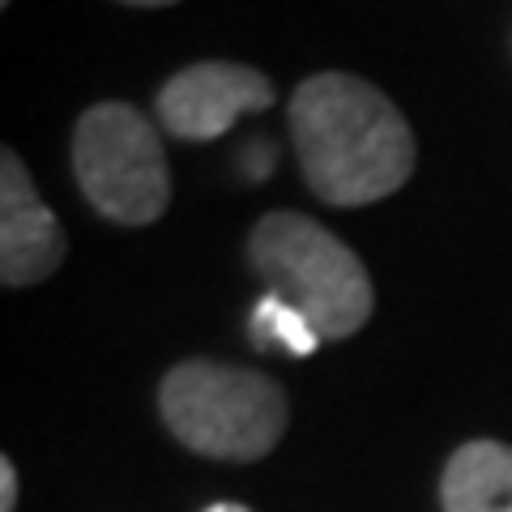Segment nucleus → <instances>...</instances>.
<instances>
[{"mask_svg": "<svg viewBox=\"0 0 512 512\" xmlns=\"http://www.w3.org/2000/svg\"><path fill=\"white\" fill-rule=\"evenodd\" d=\"M299 167L320 201L372 205L414 171V133L384 94L350 73H316L291 99Z\"/></svg>", "mask_w": 512, "mask_h": 512, "instance_id": "nucleus-1", "label": "nucleus"}, {"mask_svg": "<svg viewBox=\"0 0 512 512\" xmlns=\"http://www.w3.org/2000/svg\"><path fill=\"white\" fill-rule=\"evenodd\" d=\"M269 295L312 320L320 342L350 338L372 316V278L333 231L303 214H265L248 239Z\"/></svg>", "mask_w": 512, "mask_h": 512, "instance_id": "nucleus-2", "label": "nucleus"}, {"mask_svg": "<svg viewBox=\"0 0 512 512\" xmlns=\"http://www.w3.org/2000/svg\"><path fill=\"white\" fill-rule=\"evenodd\" d=\"M158 406L175 440L218 461H256L286 431L282 384L265 372L214 359H188L171 367L158 389Z\"/></svg>", "mask_w": 512, "mask_h": 512, "instance_id": "nucleus-3", "label": "nucleus"}, {"mask_svg": "<svg viewBox=\"0 0 512 512\" xmlns=\"http://www.w3.org/2000/svg\"><path fill=\"white\" fill-rule=\"evenodd\" d=\"M73 171L86 201L111 222L146 227L171 201V171L154 124L128 103H99L77 120Z\"/></svg>", "mask_w": 512, "mask_h": 512, "instance_id": "nucleus-4", "label": "nucleus"}, {"mask_svg": "<svg viewBox=\"0 0 512 512\" xmlns=\"http://www.w3.org/2000/svg\"><path fill=\"white\" fill-rule=\"evenodd\" d=\"M274 103V82L248 64L205 60L158 90V120L180 141H214L244 116Z\"/></svg>", "mask_w": 512, "mask_h": 512, "instance_id": "nucleus-5", "label": "nucleus"}, {"mask_svg": "<svg viewBox=\"0 0 512 512\" xmlns=\"http://www.w3.org/2000/svg\"><path fill=\"white\" fill-rule=\"evenodd\" d=\"M64 261V231L39 201L26 163L13 150L0 158V278L5 286H30L52 278Z\"/></svg>", "mask_w": 512, "mask_h": 512, "instance_id": "nucleus-6", "label": "nucleus"}, {"mask_svg": "<svg viewBox=\"0 0 512 512\" xmlns=\"http://www.w3.org/2000/svg\"><path fill=\"white\" fill-rule=\"evenodd\" d=\"M444 512H512V448L495 440L461 444L440 478Z\"/></svg>", "mask_w": 512, "mask_h": 512, "instance_id": "nucleus-7", "label": "nucleus"}, {"mask_svg": "<svg viewBox=\"0 0 512 512\" xmlns=\"http://www.w3.org/2000/svg\"><path fill=\"white\" fill-rule=\"evenodd\" d=\"M252 342L256 346H282V350H291V355L303 359L320 346V333L312 329L308 316L291 308V303H282L278 295H265L252 312Z\"/></svg>", "mask_w": 512, "mask_h": 512, "instance_id": "nucleus-8", "label": "nucleus"}, {"mask_svg": "<svg viewBox=\"0 0 512 512\" xmlns=\"http://www.w3.org/2000/svg\"><path fill=\"white\" fill-rule=\"evenodd\" d=\"M18 504V470L9 457H0V512H13Z\"/></svg>", "mask_w": 512, "mask_h": 512, "instance_id": "nucleus-9", "label": "nucleus"}, {"mask_svg": "<svg viewBox=\"0 0 512 512\" xmlns=\"http://www.w3.org/2000/svg\"><path fill=\"white\" fill-rule=\"evenodd\" d=\"M244 154H248V163H244V167H248V175H265V171H269V163H274V150H269V146H261V150L248 146Z\"/></svg>", "mask_w": 512, "mask_h": 512, "instance_id": "nucleus-10", "label": "nucleus"}, {"mask_svg": "<svg viewBox=\"0 0 512 512\" xmlns=\"http://www.w3.org/2000/svg\"><path fill=\"white\" fill-rule=\"evenodd\" d=\"M205 512H248V508H244V504H210Z\"/></svg>", "mask_w": 512, "mask_h": 512, "instance_id": "nucleus-11", "label": "nucleus"}, {"mask_svg": "<svg viewBox=\"0 0 512 512\" xmlns=\"http://www.w3.org/2000/svg\"><path fill=\"white\" fill-rule=\"evenodd\" d=\"M128 5H175V0H128Z\"/></svg>", "mask_w": 512, "mask_h": 512, "instance_id": "nucleus-12", "label": "nucleus"}, {"mask_svg": "<svg viewBox=\"0 0 512 512\" xmlns=\"http://www.w3.org/2000/svg\"><path fill=\"white\" fill-rule=\"evenodd\" d=\"M0 5H9V0H0Z\"/></svg>", "mask_w": 512, "mask_h": 512, "instance_id": "nucleus-13", "label": "nucleus"}]
</instances>
